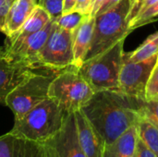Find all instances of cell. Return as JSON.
Segmentation results:
<instances>
[{
	"label": "cell",
	"instance_id": "d6a6232c",
	"mask_svg": "<svg viewBox=\"0 0 158 157\" xmlns=\"http://www.w3.org/2000/svg\"><path fill=\"white\" fill-rule=\"evenodd\" d=\"M133 1H134V0H131V3H132V2H133Z\"/></svg>",
	"mask_w": 158,
	"mask_h": 157
},
{
	"label": "cell",
	"instance_id": "9a60e30c",
	"mask_svg": "<svg viewBox=\"0 0 158 157\" xmlns=\"http://www.w3.org/2000/svg\"><path fill=\"white\" fill-rule=\"evenodd\" d=\"M50 20L51 18L47 12L40 6H37L21 28L8 38V43L5 44V47H14L18 45L29 36L41 31Z\"/></svg>",
	"mask_w": 158,
	"mask_h": 157
},
{
	"label": "cell",
	"instance_id": "ac0fdd59",
	"mask_svg": "<svg viewBox=\"0 0 158 157\" xmlns=\"http://www.w3.org/2000/svg\"><path fill=\"white\" fill-rule=\"evenodd\" d=\"M158 54V31L150 35L136 50L130 54H124V60L138 62L147 59Z\"/></svg>",
	"mask_w": 158,
	"mask_h": 157
},
{
	"label": "cell",
	"instance_id": "cb8c5ba5",
	"mask_svg": "<svg viewBox=\"0 0 158 157\" xmlns=\"http://www.w3.org/2000/svg\"><path fill=\"white\" fill-rule=\"evenodd\" d=\"M158 99V66L154 68L150 78L148 80L145 89L144 100H156Z\"/></svg>",
	"mask_w": 158,
	"mask_h": 157
},
{
	"label": "cell",
	"instance_id": "52a82bcc",
	"mask_svg": "<svg viewBox=\"0 0 158 157\" xmlns=\"http://www.w3.org/2000/svg\"><path fill=\"white\" fill-rule=\"evenodd\" d=\"M72 31L60 28L55 21L43 48L38 54V65L45 69L60 72L73 66Z\"/></svg>",
	"mask_w": 158,
	"mask_h": 157
},
{
	"label": "cell",
	"instance_id": "83f0119b",
	"mask_svg": "<svg viewBox=\"0 0 158 157\" xmlns=\"http://www.w3.org/2000/svg\"><path fill=\"white\" fill-rule=\"evenodd\" d=\"M119 1H120V0H106V1L103 3V5L100 6L99 10H98V12L96 13L95 16H97V15H99V14H102V13L107 11V10L110 9L111 7H113L114 6H116Z\"/></svg>",
	"mask_w": 158,
	"mask_h": 157
},
{
	"label": "cell",
	"instance_id": "3957f363",
	"mask_svg": "<svg viewBox=\"0 0 158 157\" xmlns=\"http://www.w3.org/2000/svg\"><path fill=\"white\" fill-rule=\"evenodd\" d=\"M131 6V0H120L107 11L94 17L91 45L85 60H89L126 39L131 32L127 17Z\"/></svg>",
	"mask_w": 158,
	"mask_h": 157
},
{
	"label": "cell",
	"instance_id": "ffe728a7",
	"mask_svg": "<svg viewBox=\"0 0 158 157\" xmlns=\"http://www.w3.org/2000/svg\"><path fill=\"white\" fill-rule=\"evenodd\" d=\"M158 17V1L153 4L150 7H148L144 12H143L140 16H138L130 25L129 30L132 31L133 30L154 22Z\"/></svg>",
	"mask_w": 158,
	"mask_h": 157
},
{
	"label": "cell",
	"instance_id": "5bb4252c",
	"mask_svg": "<svg viewBox=\"0 0 158 157\" xmlns=\"http://www.w3.org/2000/svg\"><path fill=\"white\" fill-rule=\"evenodd\" d=\"M38 6L37 0H16L10 6L5 21L3 33L7 38L17 32Z\"/></svg>",
	"mask_w": 158,
	"mask_h": 157
},
{
	"label": "cell",
	"instance_id": "1f68e13d",
	"mask_svg": "<svg viewBox=\"0 0 158 157\" xmlns=\"http://www.w3.org/2000/svg\"><path fill=\"white\" fill-rule=\"evenodd\" d=\"M156 66H158V58H157V62H156Z\"/></svg>",
	"mask_w": 158,
	"mask_h": 157
},
{
	"label": "cell",
	"instance_id": "6da1fadb",
	"mask_svg": "<svg viewBox=\"0 0 158 157\" xmlns=\"http://www.w3.org/2000/svg\"><path fill=\"white\" fill-rule=\"evenodd\" d=\"M141 99L126 95L118 91L95 92L81 108L88 121L100 134L106 145L111 144L141 116Z\"/></svg>",
	"mask_w": 158,
	"mask_h": 157
},
{
	"label": "cell",
	"instance_id": "f1b7e54d",
	"mask_svg": "<svg viewBox=\"0 0 158 157\" xmlns=\"http://www.w3.org/2000/svg\"><path fill=\"white\" fill-rule=\"evenodd\" d=\"M106 0H92L91 6H90V16L91 17H95L100 6L103 5V3Z\"/></svg>",
	"mask_w": 158,
	"mask_h": 157
},
{
	"label": "cell",
	"instance_id": "4316f807",
	"mask_svg": "<svg viewBox=\"0 0 158 157\" xmlns=\"http://www.w3.org/2000/svg\"><path fill=\"white\" fill-rule=\"evenodd\" d=\"M92 0H76L73 11H78L85 15H90Z\"/></svg>",
	"mask_w": 158,
	"mask_h": 157
},
{
	"label": "cell",
	"instance_id": "2e32d148",
	"mask_svg": "<svg viewBox=\"0 0 158 157\" xmlns=\"http://www.w3.org/2000/svg\"><path fill=\"white\" fill-rule=\"evenodd\" d=\"M138 139L136 124L128 129L111 144L106 146L105 157H135Z\"/></svg>",
	"mask_w": 158,
	"mask_h": 157
},
{
	"label": "cell",
	"instance_id": "30bf717a",
	"mask_svg": "<svg viewBox=\"0 0 158 157\" xmlns=\"http://www.w3.org/2000/svg\"><path fill=\"white\" fill-rule=\"evenodd\" d=\"M37 68L23 62L12 61L0 55V104L6 105L7 95L30 78Z\"/></svg>",
	"mask_w": 158,
	"mask_h": 157
},
{
	"label": "cell",
	"instance_id": "f546056e",
	"mask_svg": "<svg viewBox=\"0 0 158 157\" xmlns=\"http://www.w3.org/2000/svg\"><path fill=\"white\" fill-rule=\"evenodd\" d=\"M76 0H64L63 2V14L73 11Z\"/></svg>",
	"mask_w": 158,
	"mask_h": 157
},
{
	"label": "cell",
	"instance_id": "7402d4cb",
	"mask_svg": "<svg viewBox=\"0 0 158 157\" xmlns=\"http://www.w3.org/2000/svg\"><path fill=\"white\" fill-rule=\"evenodd\" d=\"M63 2L64 0H38V6L44 8L51 20H56L63 14Z\"/></svg>",
	"mask_w": 158,
	"mask_h": 157
},
{
	"label": "cell",
	"instance_id": "603a6c76",
	"mask_svg": "<svg viewBox=\"0 0 158 157\" xmlns=\"http://www.w3.org/2000/svg\"><path fill=\"white\" fill-rule=\"evenodd\" d=\"M158 0H134L131 3L128 17L127 22L130 25L138 16H140L143 12H144L148 7H150L153 4H155Z\"/></svg>",
	"mask_w": 158,
	"mask_h": 157
},
{
	"label": "cell",
	"instance_id": "d4e9b609",
	"mask_svg": "<svg viewBox=\"0 0 158 157\" xmlns=\"http://www.w3.org/2000/svg\"><path fill=\"white\" fill-rule=\"evenodd\" d=\"M11 3L9 0H0V32L4 31L6 17L10 8Z\"/></svg>",
	"mask_w": 158,
	"mask_h": 157
},
{
	"label": "cell",
	"instance_id": "9c48e42d",
	"mask_svg": "<svg viewBox=\"0 0 158 157\" xmlns=\"http://www.w3.org/2000/svg\"><path fill=\"white\" fill-rule=\"evenodd\" d=\"M0 157H56L46 143L29 141L8 132L0 136Z\"/></svg>",
	"mask_w": 158,
	"mask_h": 157
},
{
	"label": "cell",
	"instance_id": "d6986e66",
	"mask_svg": "<svg viewBox=\"0 0 158 157\" xmlns=\"http://www.w3.org/2000/svg\"><path fill=\"white\" fill-rule=\"evenodd\" d=\"M88 15L82 14L78 11H71L66 14H62L55 22L62 29L73 31L76 30L79 25L86 19Z\"/></svg>",
	"mask_w": 158,
	"mask_h": 157
},
{
	"label": "cell",
	"instance_id": "ba28073f",
	"mask_svg": "<svg viewBox=\"0 0 158 157\" xmlns=\"http://www.w3.org/2000/svg\"><path fill=\"white\" fill-rule=\"evenodd\" d=\"M157 58L156 54L138 62L124 60L118 79V92L136 99L144 100L146 85Z\"/></svg>",
	"mask_w": 158,
	"mask_h": 157
},
{
	"label": "cell",
	"instance_id": "4fadbf2b",
	"mask_svg": "<svg viewBox=\"0 0 158 157\" xmlns=\"http://www.w3.org/2000/svg\"><path fill=\"white\" fill-rule=\"evenodd\" d=\"M94 26V17L88 15L86 19L72 31V49H73V66L80 68L89 51Z\"/></svg>",
	"mask_w": 158,
	"mask_h": 157
},
{
	"label": "cell",
	"instance_id": "7c38bea8",
	"mask_svg": "<svg viewBox=\"0 0 158 157\" xmlns=\"http://www.w3.org/2000/svg\"><path fill=\"white\" fill-rule=\"evenodd\" d=\"M80 146L86 157H105L106 143L81 110L74 112Z\"/></svg>",
	"mask_w": 158,
	"mask_h": 157
},
{
	"label": "cell",
	"instance_id": "7a4b0ae2",
	"mask_svg": "<svg viewBox=\"0 0 158 157\" xmlns=\"http://www.w3.org/2000/svg\"><path fill=\"white\" fill-rule=\"evenodd\" d=\"M68 115L55 100L47 97L15 120L9 132L29 141L46 143L61 130Z\"/></svg>",
	"mask_w": 158,
	"mask_h": 157
},
{
	"label": "cell",
	"instance_id": "484cf974",
	"mask_svg": "<svg viewBox=\"0 0 158 157\" xmlns=\"http://www.w3.org/2000/svg\"><path fill=\"white\" fill-rule=\"evenodd\" d=\"M135 157H157L155 153H153L139 138L137 143V149H136V156Z\"/></svg>",
	"mask_w": 158,
	"mask_h": 157
},
{
	"label": "cell",
	"instance_id": "e0dca14e",
	"mask_svg": "<svg viewBox=\"0 0 158 157\" xmlns=\"http://www.w3.org/2000/svg\"><path fill=\"white\" fill-rule=\"evenodd\" d=\"M139 138L158 157V128L144 117H141L137 122Z\"/></svg>",
	"mask_w": 158,
	"mask_h": 157
},
{
	"label": "cell",
	"instance_id": "8992f818",
	"mask_svg": "<svg viewBox=\"0 0 158 157\" xmlns=\"http://www.w3.org/2000/svg\"><path fill=\"white\" fill-rule=\"evenodd\" d=\"M57 72L50 74L34 72L30 78L17 86L6 97V105L14 114L15 120L48 97V90Z\"/></svg>",
	"mask_w": 158,
	"mask_h": 157
},
{
	"label": "cell",
	"instance_id": "4dcf8cb0",
	"mask_svg": "<svg viewBox=\"0 0 158 157\" xmlns=\"http://www.w3.org/2000/svg\"><path fill=\"white\" fill-rule=\"evenodd\" d=\"M9 1H10V3H11V4H12V3H13V2H15V1H16V0H9Z\"/></svg>",
	"mask_w": 158,
	"mask_h": 157
},
{
	"label": "cell",
	"instance_id": "8fae6325",
	"mask_svg": "<svg viewBox=\"0 0 158 157\" xmlns=\"http://www.w3.org/2000/svg\"><path fill=\"white\" fill-rule=\"evenodd\" d=\"M46 143L56 157H86L78 141L74 113L68 115L61 130Z\"/></svg>",
	"mask_w": 158,
	"mask_h": 157
},
{
	"label": "cell",
	"instance_id": "277c9868",
	"mask_svg": "<svg viewBox=\"0 0 158 157\" xmlns=\"http://www.w3.org/2000/svg\"><path fill=\"white\" fill-rule=\"evenodd\" d=\"M124 42L118 41L104 53L83 62L79 71L94 92L118 91L119 74L124 63Z\"/></svg>",
	"mask_w": 158,
	"mask_h": 157
},
{
	"label": "cell",
	"instance_id": "5b68a950",
	"mask_svg": "<svg viewBox=\"0 0 158 157\" xmlns=\"http://www.w3.org/2000/svg\"><path fill=\"white\" fill-rule=\"evenodd\" d=\"M94 93V90L81 75L79 68L74 66L58 72L48 90V97L55 100L67 114L81 110Z\"/></svg>",
	"mask_w": 158,
	"mask_h": 157
},
{
	"label": "cell",
	"instance_id": "44dd1931",
	"mask_svg": "<svg viewBox=\"0 0 158 157\" xmlns=\"http://www.w3.org/2000/svg\"><path fill=\"white\" fill-rule=\"evenodd\" d=\"M140 113L142 117L149 119L158 128V99L141 100Z\"/></svg>",
	"mask_w": 158,
	"mask_h": 157
}]
</instances>
